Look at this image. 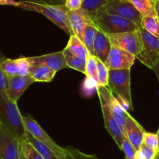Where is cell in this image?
I'll return each mask as SVG.
<instances>
[{
	"label": "cell",
	"instance_id": "obj_18",
	"mask_svg": "<svg viewBox=\"0 0 159 159\" xmlns=\"http://www.w3.org/2000/svg\"><path fill=\"white\" fill-rule=\"evenodd\" d=\"M112 44L109 37L105 33L97 30L94 42L95 57L105 63L111 49Z\"/></svg>",
	"mask_w": 159,
	"mask_h": 159
},
{
	"label": "cell",
	"instance_id": "obj_15",
	"mask_svg": "<svg viewBox=\"0 0 159 159\" xmlns=\"http://www.w3.org/2000/svg\"><path fill=\"white\" fill-rule=\"evenodd\" d=\"M145 132L142 126L128 113L126 117L124 136L128 139L137 152H139L141 149Z\"/></svg>",
	"mask_w": 159,
	"mask_h": 159
},
{
	"label": "cell",
	"instance_id": "obj_11",
	"mask_svg": "<svg viewBox=\"0 0 159 159\" xmlns=\"http://www.w3.org/2000/svg\"><path fill=\"white\" fill-rule=\"evenodd\" d=\"M67 19L72 35L76 36L82 41L83 40V32L85 26L88 24L94 25L91 14L82 8L77 10H68Z\"/></svg>",
	"mask_w": 159,
	"mask_h": 159
},
{
	"label": "cell",
	"instance_id": "obj_33",
	"mask_svg": "<svg viewBox=\"0 0 159 159\" xmlns=\"http://www.w3.org/2000/svg\"><path fill=\"white\" fill-rule=\"evenodd\" d=\"M120 150L124 152V155H125V157L127 159L134 158L135 154H136L137 151L135 150L134 148L132 146V144H130V141H128V139H127L125 136L124 137L122 148H121Z\"/></svg>",
	"mask_w": 159,
	"mask_h": 159
},
{
	"label": "cell",
	"instance_id": "obj_5",
	"mask_svg": "<svg viewBox=\"0 0 159 159\" xmlns=\"http://www.w3.org/2000/svg\"><path fill=\"white\" fill-rule=\"evenodd\" d=\"M107 87L116 98L126 101L132 106L130 69L110 70Z\"/></svg>",
	"mask_w": 159,
	"mask_h": 159
},
{
	"label": "cell",
	"instance_id": "obj_6",
	"mask_svg": "<svg viewBox=\"0 0 159 159\" xmlns=\"http://www.w3.org/2000/svg\"><path fill=\"white\" fill-rule=\"evenodd\" d=\"M23 140L3 124L0 126V159H20Z\"/></svg>",
	"mask_w": 159,
	"mask_h": 159
},
{
	"label": "cell",
	"instance_id": "obj_17",
	"mask_svg": "<svg viewBox=\"0 0 159 159\" xmlns=\"http://www.w3.org/2000/svg\"><path fill=\"white\" fill-rule=\"evenodd\" d=\"M0 68L7 76L29 75L30 65L27 57H21L16 59L6 57L0 62Z\"/></svg>",
	"mask_w": 159,
	"mask_h": 159
},
{
	"label": "cell",
	"instance_id": "obj_20",
	"mask_svg": "<svg viewBox=\"0 0 159 159\" xmlns=\"http://www.w3.org/2000/svg\"><path fill=\"white\" fill-rule=\"evenodd\" d=\"M23 141H27L30 144H32L33 147L41 155V156L44 159H61L51 149L47 147L45 144H43L40 141H37L29 132L26 131V136H25Z\"/></svg>",
	"mask_w": 159,
	"mask_h": 159
},
{
	"label": "cell",
	"instance_id": "obj_3",
	"mask_svg": "<svg viewBox=\"0 0 159 159\" xmlns=\"http://www.w3.org/2000/svg\"><path fill=\"white\" fill-rule=\"evenodd\" d=\"M92 17L95 26L107 35L136 31L139 27L127 19L108 13L103 8L92 15Z\"/></svg>",
	"mask_w": 159,
	"mask_h": 159
},
{
	"label": "cell",
	"instance_id": "obj_28",
	"mask_svg": "<svg viewBox=\"0 0 159 159\" xmlns=\"http://www.w3.org/2000/svg\"><path fill=\"white\" fill-rule=\"evenodd\" d=\"M61 159H99L96 155H88L74 148H65Z\"/></svg>",
	"mask_w": 159,
	"mask_h": 159
},
{
	"label": "cell",
	"instance_id": "obj_14",
	"mask_svg": "<svg viewBox=\"0 0 159 159\" xmlns=\"http://www.w3.org/2000/svg\"><path fill=\"white\" fill-rule=\"evenodd\" d=\"M27 59L30 66L44 65L55 70L56 71L68 68L63 51H58L36 57H29Z\"/></svg>",
	"mask_w": 159,
	"mask_h": 159
},
{
	"label": "cell",
	"instance_id": "obj_9",
	"mask_svg": "<svg viewBox=\"0 0 159 159\" xmlns=\"http://www.w3.org/2000/svg\"><path fill=\"white\" fill-rule=\"evenodd\" d=\"M103 9L108 13L119 16L133 22L138 26H141L143 16L129 0H113Z\"/></svg>",
	"mask_w": 159,
	"mask_h": 159
},
{
	"label": "cell",
	"instance_id": "obj_19",
	"mask_svg": "<svg viewBox=\"0 0 159 159\" xmlns=\"http://www.w3.org/2000/svg\"><path fill=\"white\" fill-rule=\"evenodd\" d=\"M57 71L49 67L44 65L30 66L29 75H30L35 82H50L56 75Z\"/></svg>",
	"mask_w": 159,
	"mask_h": 159
},
{
	"label": "cell",
	"instance_id": "obj_2",
	"mask_svg": "<svg viewBox=\"0 0 159 159\" xmlns=\"http://www.w3.org/2000/svg\"><path fill=\"white\" fill-rule=\"evenodd\" d=\"M0 120L2 124L23 141L26 130L23 124V116L17 102L12 101L3 91H0Z\"/></svg>",
	"mask_w": 159,
	"mask_h": 159
},
{
	"label": "cell",
	"instance_id": "obj_29",
	"mask_svg": "<svg viewBox=\"0 0 159 159\" xmlns=\"http://www.w3.org/2000/svg\"><path fill=\"white\" fill-rule=\"evenodd\" d=\"M85 75L97 82V64L96 57L90 54L86 59V69Z\"/></svg>",
	"mask_w": 159,
	"mask_h": 159
},
{
	"label": "cell",
	"instance_id": "obj_38",
	"mask_svg": "<svg viewBox=\"0 0 159 159\" xmlns=\"http://www.w3.org/2000/svg\"><path fill=\"white\" fill-rule=\"evenodd\" d=\"M154 2V7H155V11L156 16L159 18V0L158 1H155Z\"/></svg>",
	"mask_w": 159,
	"mask_h": 159
},
{
	"label": "cell",
	"instance_id": "obj_23",
	"mask_svg": "<svg viewBox=\"0 0 159 159\" xmlns=\"http://www.w3.org/2000/svg\"><path fill=\"white\" fill-rule=\"evenodd\" d=\"M134 5L137 10L144 16H157L152 0H129Z\"/></svg>",
	"mask_w": 159,
	"mask_h": 159
},
{
	"label": "cell",
	"instance_id": "obj_25",
	"mask_svg": "<svg viewBox=\"0 0 159 159\" xmlns=\"http://www.w3.org/2000/svg\"><path fill=\"white\" fill-rule=\"evenodd\" d=\"M141 26L151 34L159 38V18L158 16H144Z\"/></svg>",
	"mask_w": 159,
	"mask_h": 159
},
{
	"label": "cell",
	"instance_id": "obj_36",
	"mask_svg": "<svg viewBox=\"0 0 159 159\" xmlns=\"http://www.w3.org/2000/svg\"><path fill=\"white\" fill-rule=\"evenodd\" d=\"M8 81H9V76L6 75V73L0 68V91H6L8 86Z\"/></svg>",
	"mask_w": 159,
	"mask_h": 159
},
{
	"label": "cell",
	"instance_id": "obj_13",
	"mask_svg": "<svg viewBox=\"0 0 159 159\" xmlns=\"http://www.w3.org/2000/svg\"><path fill=\"white\" fill-rule=\"evenodd\" d=\"M97 91L100 92L102 96L105 98L109 107H110L113 116H114L115 120L117 122L120 128L122 130L124 134L125 130V123L126 117H127L128 112L124 110V107L120 105L119 101L116 98L113 93L109 89L108 87H99Z\"/></svg>",
	"mask_w": 159,
	"mask_h": 159
},
{
	"label": "cell",
	"instance_id": "obj_12",
	"mask_svg": "<svg viewBox=\"0 0 159 159\" xmlns=\"http://www.w3.org/2000/svg\"><path fill=\"white\" fill-rule=\"evenodd\" d=\"M134 55L112 45L105 65L109 70L130 69L135 61Z\"/></svg>",
	"mask_w": 159,
	"mask_h": 159
},
{
	"label": "cell",
	"instance_id": "obj_16",
	"mask_svg": "<svg viewBox=\"0 0 159 159\" xmlns=\"http://www.w3.org/2000/svg\"><path fill=\"white\" fill-rule=\"evenodd\" d=\"M34 82L35 80L30 75L9 76L8 86L6 93L12 101L17 102L26 89Z\"/></svg>",
	"mask_w": 159,
	"mask_h": 159
},
{
	"label": "cell",
	"instance_id": "obj_41",
	"mask_svg": "<svg viewBox=\"0 0 159 159\" xmlns=\"http://www.w3.org/2000/svg\"><path fill=\"white\" fill-rule=\"evenodd\" d=\"M20 159H27V158H26V157L24 155V154L23 153V152H22V154H21V155H20Z\"/></svg>",
	"mask_w": 159,
	"mask_h": 159
},
{
	"label": "cell",
	"instance_id": "obj_4",
	"mask_svg": "<svg viewBox=\"0 0 159 159\" xmlns=\"http://www.w3.org/2000/svg\"><path fill=\"white\" fill-rule=\"evenodd\" d=\"M142 43V51L137 59L155 72L159 70V38L141 26L138 28Z\"/></svg>",
	"mask_w": 159,
	"mask_h": 159
},
{
	"label": "cell",
	"instance_id": "obj_32",
	"mask_svg": "<svg viewBox=\"0 0 159 159\" xmlns=\"http://www.w3.org/2000/svg\"><path fill=\"white\" fill-rule=\"evenodd\" d=\"M98 88L99 86H98L97 82L86 76V79H85L83 85H82V92L85 93V96H92L95 92H97Z\"/></svg>",
	"mask_w": 159,
	"mask_h": 159
},
{
	"label": "cell",
	"instance_id": "obj_40",
	"mask_svg": "<svg viewBox=\"0 0 159 159\" xmlns=\"http://www.w3.org/2000/svg\"><path fill=\"white\" fill-rule=\"evenodd\" d=\"M6 56H5L4 54H3L2 53V51H0V62L2 61L5 60V59H6Z\"/></svg>",
	"mask_w": 159,
	"mask_h": 159
},
{
	"label": "cell",
	"instance_id": "obj_46",
	"mask_svg": "<svg viewBox=\"0 0 159 159\" xmlns=\"http://www.w3.org/2000/svg\"><path fill=\"white\" fill-rule=\"evenodd\" d=\"M2 125V122H1V120H0V126Z\"/></svg>",
	"mask_w": 159,
	"mask_h": 159
},
{
	"label": "cell",
	"instance_id": "obj_8",
	"mask_svg": "<svg viewBox=\"0 0 159 159\" xmlns=\"http://www.w3.org/2000/svg\"><path fill=\"white\" fill-rule=\"evenodd\" d=\"M23 120L26 131L29 132L37 141H40L51 149L61 159L63 158L65 155V148L57 145L35 120L30 116H23Z\"/></svg>",
	"mask_w": 159,
	"mask_h": 159
},
{
	"label": "cell",
	"instance_id": "obj_30",
	"mask_svg": "<svg viewBox=\"0 0 159 159\" xmlns=\"http://www.w3.org/2000/svg\"><path fill=\"white\" fill-rule=\"evenodd\" d=\"M22 152L27 159H44L40 153L33 147L32 144L26 141H23Z\"/></svg>",
	"mask_w": 159,
	"mask_h": 159
},
{
	"label": "cell",
	"instance_id": "obj_39",
	"mask_svg": "<svg viewBox=\"0 0 159 159\" xmlns=\"http://www.w3.org/2000/svg\"><path fill=\"white\" fill-rule=\"evenodd\" d=\"M134 159H144V156H143L142 154H141V152L139 151V152H136L134 158Z\"/></svg>",
	"mask_w": 159,
	"mask_h": 159
},
{
	"label": "cell",
	"instance_id": "obj_7",
	"mask_svg": "<svg viewBox=\"0 0 159 159\" xmlns=\"http://www.w3.org/2000/svg\"><path fill=\"white\" fill-rule=\"evenodd\" d=\"M108 37L112 45L130 53L136 58L142 51V43L138 30L132 32L109 34Z\"/></svg>",
	"mask_w": 159,
	"mask_h": 159
},
{
	"label": "cell",
	"instance_id": "obj_42",
	"mask_svg": "<svg viewBox=\"0 0 159 159\" xmlns=\"http://www.w3.org/2000/svg\"><path fill=\"white\" fill-rule=\"evenodd\" d=\"M157 136H158V151H159V128L158 130V132H157Z\"/></svg>",
	"mask_w": 159,
	"mask_h": 159
},
{
	"label": "cell",
	"instance_id": "obj_21",
	"mask_svg": "<svg viewBox=\"0 0 159 159\" xmlns=\"http://www.w3.org/2000/svg\"><path fill=\"white\" fill-rule=\"evenodd\" d=\"M65 48L75 55L85 59V60L90 55L88 49L85 46L83 42L75 35L70 36L69 40Z\"/></svg>",
	"mask_w": 159,
	"mask_h": 159
},
{
	"label": "cell",
	"instance_id": "obj_34",
	"mask_svg": "<svg viewBox=\"0 0 159 159\" xmlns=\"http://www.w3.org/2000/svg\"><path fill=\"white\" fill-rule=\"evenodd\" d=\"M140 152H141L144 159H154L155 158V156H156L157 153H158V152H155L152 149L148 148L144 144H142V145H141Z\"/></svg>",
	"mask_w": 159,
	"mask_h": 159
},
{
	"label": "cell",
	"instance_id": "obj_45",
	"mask_svg": "<svg viewBox=\"0 0 159 159\" xmlns=\"http://www.w3.org/2000/svg\"><path fill=\"white\" fill-rule=\"evenodd\" d=\"M152 2H155V1H158V0H152Z\"/></svg>",
	"mask_w": 159,
	"mask_h": 159
},
{
	"label": "cell",
	"instance_id": "obj_26",
	"mask_svg": "<svg viewBox=\"0 0 159 159\" xmlns=\"http://www.w3.org/2000/svg\"><path fill=\"white\" fill-rule=\"evenodd\" d=\"M97 64V84L99 87H107L109 83V73L110 70L104 62L96 57Z\"/></svg>",
	"mask_w": 159,
	"mask_h": 159
},
{
	"label": "cell",
	"instance_id": "obj_27",
	"mask_svg": "<svg viewBox=\"0 0 159 159\" xmlns=\"http://www.w3.org/2000/svg\"><path fill=\"white\" fill-rule=\"evenodd\" d=\"M113 0H83L82 8L85 11L93 15L98 10L102 9Z\"/></svg>",
	"mask_w": 159,
	"mask_h": 159
},
{
	"label": "cell",
	"instance_id": "obj_35",
	"mask_svg": "<svg viewBox=\"0 0 159 159\" xmlns=\"http://www.w3.org/2000/svg\"><path fill=\"white\" fill-rule=\"evenodd\" d=\"M83 0H65V6L68 10H77L82 8Z\"/></svg>",
	"mask_w": 159,
	"mask_h": 159
},
{
	"label": "cell",
	"instance_id": "obj_10",
	"mask_svg": "<svg viewBox=\"0 0 159 159\" xmlns=\"http://www.w3.org/2000/svg\"><path fill=\"white\" fill-rule=\"evenodd\" d=\"M97 93L98 96H99L101 108H102V115H103L104 124H105L106 129L109 132L110 136L114 140L115 143L118 146V148L120 149H121V148H122L123 140H124V133L120 130L117 122L115 120L114 116L112 114L111 110H110V107H109L104 96H102V94L100 92L97 91Z\"/></svg>",
	"mask_w": 159,
	"mask_h": 159
},
{
	"label": "cell",
	"instance_id": "obj_22",
	"mask_svg": "<svg viewBox=\"0 0 159 159\" xmlns=\"http://www.w3.org/2000/svg\"><path fill=\"white\" fill-rule=\"evenodd\" d=\"M64 55H65V61L68 65V67L72 69L79 71L80 72L85 75V69H86V60L80 57L75 55L72 53L70 52L66 48L63 50Z\"/></svg>",
	"mask_w": 159,
	"mask_h": 159
},
{
	"label": "cell",
	"instance_id": "obj_24",
	"mask_svg": "<svg viewBox=\"0 0 159 159\" xmlns=\"http://www.w3.org/2000/svg\"><path fill=\"white\" fill-rule=\"evenodd\" d=\"M97 30L98 29L94 25L88 24L85 26L83 32V40H82V42L88 49L89 54L93 56H95L94 42Z\"/></svg>",
	"mask_w": 159,
	"mask_h": 159
},
{
	"label": "cell",
	"instance_id": "obj_44",
	"mask_svg": "<svg viewBox=\"0 0 159 159\" xmlns=\"http://www.w3.org/2000/svg\"><path fill=\"white\" fill-rule=\"evenodd\" d=\"M156 75H157V77H158V82H159V71H156Z\"/></svg>",
	"mask_w": 159,
	"mask_h": 159
},
{
	"label": "cell",
	"instance_id": "obj_31",
	"mask_svg": "<svg viewBox=\"0 0 159 159\" xmlns=\"http://www.w3.org/2000/svg\"><path fill=\"white\" fill-rule=\"evenodd\" d=\"M143 144L155 152H158V139L157 134L145 132L143 139Z\"/></svg>",
	"mask_w": 159,
	"mask_h": 159
},
{
	"label": "cell",
	"instance_id": "obj_37",
	"mask_svg": "<svg viewBox=\"0 0 159 159\" xmlns=\"http://www.w3.org/2000/svg\"><path fill=\"white\" fill-rule=\"evenodd\" d=\"M0 5L2 6H12L18 7L19 2L16 0H0Z\"/></svg>",
	"mask_w": 159,
	"mask_h": 159
},
{
	"label": "cell",
	"instance_id": "obj_1",
	"mask_svg": "<svg viewBox=\"0 0 159 159\" xmlns=\"http://www.w3.org/2000/svg\"><path fill=\"white\" fill-rule=\"evenodd\" d=\"M18 8L42 14L67 34L72 35L67 19L68 9L65 2L57 3L55 0H21L19 1Z\"/></svg>",
	"mask_w": 159,
	"mask_h": 159
},
{
	"label": "cell",
	"instance_id": "obj_43",
	"mask_svg": "<svg viewBox=\"0 0 159 159\" xmlns=\"http://www.w3.org/2000/svg\"><path fill=\"white\" fill-rule=\"evenodd\" d=\"M154 159H159V151L158 152V153H157L156 156H155V158Z\"/></svg>",
	"mask_w": 159,
	"mask_h": 159
}]
</instances>
